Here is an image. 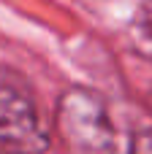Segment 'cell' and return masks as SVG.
Wrapping results in <instances>:
<instances>
[{"label": "cell", "instance_id": "6da1fadb", "mask_svg": "<svg viewBox=\"0 0 152 154\" xmlns=\"http://www.w3.org/2000/svg\"><path fill=\"white\" fill-rule=\"evenodd\" d=\"M57 127L71 154H114L117 133L106 106L90 89L73 87L57 103Z\"/></svg>", "mask_w": 152, "mask_h": 154}, {"label": "cell", "instance_id": "7a4b0ae2", "mask_svg": "<svg viewBox=\"0 0 152 154\" xmlns=\"http://www.w3.org/2000/svg\"><path fill=\"white\" fill-rule=\"evenodd\" d=\"M49 133L41 122L30 87L11 70H0V152L44 154Z\"/></svg>", "mask_w": 152, "mask_h": 154}, {"label": "cell", "instance_id": "277c9868", "mask_svg": "<svg viewBox=\"0 0 152 154\" xmlns=\"http://www.w3.org/2000/svg\"><path fill=\"white\" fill-rule=\"evenodd\" d=\"M131 154H152V130H141L133 135Z\"/></svg>", "mask_w": 152, "mask_h": 154}, {"label": "cell", "instance_id": "3957f363", "mask_svg": "<svg viewBox=\"0 0 152 154\" xmlns=\"http://www.w3.org/2000/svg\"><path fill=\"white\" fill-rule=\"evenodd\" d=\"M131 46L152 62V0H144L131 22Z\"/></svg>", "mask_w": 152, "mask_h": 154}]
</instances>
